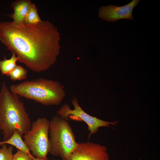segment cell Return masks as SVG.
Here are the masks:
<instances>
[{"instance_id":"obj_4","label":"cell","mask_w":160,"mask_h":160,"mask_svg":"<svg viewBox=\"0 0 160 160\" xmlns=\"http://www.w3.org/2000/svg\"><path fill=\"white\" fill-rule=\"evenodd\" d=\"M49 152L66 160L77 145L75 135L68 120L57 115L50 121Z\"/></svg>"},{"instance_id":"obj_12","label":"cell","mask_w":160,"mask_h":160,"mask_svg":"<svg viewBox=\"0 0 160 160\" xmlns=\"http://www.w3.org/2000/svg\"><path fill=\"white\" fill-rule=\"evenodd\" d=\"M42 21L38 15L36 6L32 3L27 13L24 23L34 24L39 23Z\"/></svg>"},{"instance_id":"obj_11","label":"cell","mask_w":160,"mask_h":160,"mask_svg":"<svg viewBox=\"0 0 160 160\" xmlns=\"http://www.w3.org/2000/svg\"><path fill=\"white\" fill-rule=\"evenodd\" d=\"M18 57L14 53L9 59H7L4 56V60L0 59V71L3 75H7L11 72L17 66L16 62L18 61Z\"/></svg>"},{"instance_id":"obj_16","label":"cell","mask_w":160,"mask_h":160,"mask_svg":"<svg viewBox=\"0 0 160 160\" xmlns=\"http://www.w3.org/2000/svg\"><path fill=\"white\" fill-rule=\"evenodd\" d=\"M46 160H49V159H48L47 158V159H46ZM52 160H60V159H57V160H55V159H52Z\"/></svg>"},{"instance_id":"obj_3","label":"cell","mask_w":160,"mask_h":160,"mask_svg":"<svg viewBox=\"0 0 160 160\" xmlns=\"http://www.w3.org/2000/svg\"><path fill=\"white\" fill-rule=\"evenodd\" d=\"M9 89L12 93L46 106L60 105L66 95L59 82L43 78L11 85Z\"/></svg>"},{"instance_id":"obj_9","label":"cell","mask_w":160,"mask_h":160,"mask_svg":"<svg viewBox=\"0 0 160 160\" xmlns=\"http://www.w3.org/2000/svg\"><path fill=\"white\" fill-rule=\"evenodd\" d=\"M32 2L29 0H16L12 2L11 7L13 12L7 16L12 18L14 23L20 24L24 21Z\"/></svg>"},{"instance_id":"obj_7","label":"cell","mask_w":160,"mask_h":160,"mask_svg":"<svg viewBox=\"0 0 160 160\" xmlns=\"http://www.w3.org/2000/svg\"><path fill=\"white\" fill-rule=\"evenodd\" d=\"M66 160H110L107 148L90 141L78 143L76 148Z\"/></svg>"},{"instance_id":"obj_8","label":"cell","mask_w":160,"mask_h":160,"mask_svg":"<svg viewBox=\"0 0 160 160\" xmlns=\"http://www.w3.org/2000/svg\"><path fill=\"white\" fill-rule=\"evenodd\" d=\"M139 2V0H134L121 7L113 5L102 6L99 9V17L108 22H113L124 19L132 20V11Z\"/></svg>"},{"instance_id":"obj_17","label":"cell","mask_w":160,"mask_h":160,"mask_svg":"<svg viewBox=\"0 0 160 160\" xmlns=\"http://www.w3.org/2000/svg\"><path fill=\"white\" fill-rule=\"evenodd\" d=\"M1 37H0V41H1Z\"/></svg>"},{"instance_id":"obj_10","label":"cell","mask_w":160,"mask_h":160,"mask_svg":"<svg viewBox=\"0 0 160 160\" xmlns=\"http://www.w3.org/2000/svg\"><path fill=\"white\" fill-rule=\"evenodd\" d=\"M19 132L16 130L13 135L8 139L0 141V145L4 144H9L15 147L17 149L31 154L29 149L25 144Z\"/></svg>"},{"instance_id":"obj_1","label":"cell","mask_w":160,"mask_h":160,"mask_svg":"<svg viewBox=\"0 0 160 160\" xmlns=\"http://www.w3.org/2000/svg\"><path fill=\"white\" fill-rule=\"evenodd\" d=\"M0 37L18 61L36 72L49 69L60 52L59 33L48 21L34 24L0 22Z\"/></svg>"},{"instance_id":"obj_5","label":"cell","mask_w":160,"mask_h":160,"mask_svg":"<svg viewBox=\"0 0 160 160\" xmlns=\"http://www.w3.org/2000/svg\"><path fill=\"white\" fill-rule=\"evenodd\" d=\"M50 121L39 118L31 123V128L23 136L24 142L32 156L38 160H46L49 149Z\"/></svg>"},{"instance_id":"obj_2","label":"cell","mask_w":160,"mask_h":160,"mask_svg":"<svg viewBox=\"0 0 160 160\" xmlns=\"http://www.w3.org/2000/svg\"><path fill=\"white\" fill-rule=\"evenodd\" d=\"M29 116L20 96L11 93L3 82L0 91V130L3 141L9 138L16 130L23 137L31 128Z\"/></svg>"},{"instance_id":"obj_13","label":"cell","mask_w":160,"mask_h":160,"mask_svg":"<svg viewBox=\"0 0 160 160\" xmlns=\"http://www.w3.org/2000/svg\"><path fill=\"white\" fill-rule=\"evenodd\" d=\"M28 71L26 68L19 65L16 67L7 76L12 81L21 80L26 78Z\"/></svg>"},{"instance_id":"obj_15","label":"cell","mask_w":160,"mask_h":160,"mask_svg":"<svg viewBox=\"0 0 160 160\" xmlns=\"http://www.w3.org/2000/svg\"><path fill=\"white\" fill-rule=\"evenodd\" d=\"M17 151L13 154L12 160H38L31 154L17 149Z\"/></svg>"},{"instance_id":"obj_6","label":"cell","mask_w":160,"mask_h":160,"mask_svg":"<svg viewBox=\"0 0 160 160\" xmlns=\"http://www.w3.org/2000/svg\"><path fill=\"white\" fill-rule=\"evenodd\" d=\"M74 106L71 109L67 103L61 106L57 112V114L61 117L68 120L70 119L73 121H83L88 125V130L90 131L88 135L89 139L92 134L96 133L100 127H109V125H116L118 121L109 122L104 121L92 116L86 113L79 105L77 99L73 97L71 100Z\"/></svg>"},{"instance_id":"obj_18","label":"cell","mask_w":160,"mask_h":160,"mask_svg":"<svg viewBox=\"0 0 160 160\" xmlns=\"http://www.w3.org/2000/svg\"><path fill=\"white\" fill-rule=\"evenodd\" d=\"M1 131H0V134H1Z\"/></svg>"},{"instance_id":"obj_14","label":"cell","mask_w":160,"mask_h":160,"mask_svg":"<svg viewBox=\"0 0 160 160\" xmlns=\"http://www.w3.org/2000/svg\"><path fill=\"white\" fill-rule=\"evenodd\" d=\"M13 147L10 145L7 147L6 144L2 145L1 148H0V160H12Z\"/></svg>"}]
</instances>
